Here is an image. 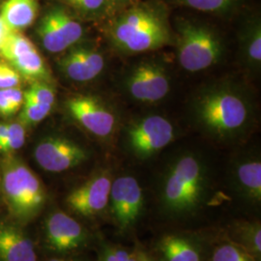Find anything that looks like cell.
<instances>
[{"label": "cell", "mask_w": 261, "mask_h": 261, "mask_svg": "<svg viewBox=\"0 0 261 261\" xmlns=\"http://www.w3.org/2000/svg\"><path fill=\"white\" fill-rule=\"evenodd\" d=\"M192 112L196 124L218 140L242 135L253 119V107L248 94L228 84L211 85L199 92Z\"/></svg>", "instance_id": "6da1fadb"}, {"label": "cell", "mask_w": 261, "mask_h": 261, "mask_svg": "<svg viewBox=\"0 0 261 261\" xmlns=\"http://www.w3.org/2000/svg\"><path fill=\"white\" fill-rule=\"evenodd\" d=\"M207 189V168L202 159L190 152L181 154L168 166L162 179V209L173 218L194 214L203 204Z\"/></svg>", "instance_id": "7a4b0ae2"}, {"label": "cell", "mask_w": 261, "mask_h": 261, "mask_svg": "<svg viewBox=\"0 0 261 261\" xmlns=\"http://www.w3.org/2000/svg\"><path fill=\"white\" fill-rule=\"evenodd\" d=\"M112 46L124 54L155 50L170 42V32L165 17L149 6H138L125 11L109 30Z\"/></svg>", "instance_id": "3957f363"}, {"label": "cell", "mask_w": 261, "mask_h": 261, "mask_svg": "<svg viewBox=\"0 0 261 261\" xmlns=\"http://www.w3.org/2000/svg\"><path fill=\"white\" fill-rule=\"evenodd\" d=\"M1 167V186L10 215L18 223L27 224L45 205V188L37 175L19 159L6 157Z\"/></svg>", "instance_id": "277c9868"}, {"label": "cell", "mask_w": 261, "mask_h": 261, "mask_svg": "<svg viewBox=\"0 0 261 261\" xmlns=\"http://www.w3.org/2000/svg\"><path fill=\"white\" fill-rule=\"evenodd\" d=\"M224 51V42L214 29L190 20L178 24V63L187 72L196 73L214 66Z\"/></svg>", "instance_id": "5b68a950"}, {"label": "cell", "mask_w": 261, "mask_h": 261, "mask_svg": "<svg viewBox=\"0 0 261 261\" xmlns=\"http://www.w3.org/2000/svg\"><path fill=\"white\" fill-rule=\"evenodd\" d=\"M175 138V129L168 118L147 115L133 122L127 129V146L140 160L151 158Z\"/></svg>", "instance_id": "8992f818"}, {"label": "cell", "mask_w": 261, "mask_h": 261, "mask_svg": "<svg viewBox=\"0 0 261 261\" xmlns=\"http://www.w3.org/2000/svg\"><path fill=\"white\" fill-rule=\"evenodd\" d=\"M0 56L28 81H50V73L34 44L19 31H11L0 48Z\"/></svg>", "instance_id": "52a82bcc"}, {"label": "cell", "mask_w": 261, "mask_h": 261, "mask_svg": "<svg viewBox=\"0 0 261 261\" xmlns=\"http://www.w3.org/2000/svg\"><path fill=\"white\" fill-rule=\"evenodd\" d=\"M130 97L141 103H158L170 91V79L166 68L155 61H143L135 66L125 80Z\"/></svg>", "instance_id": "ba28073f"}, {"label": "cell", "mask_w": 261, "mask_h": 261, "mask_svg": "<svg viewBox=\"0 0 261 261\" xmlns=\"http://www.w3.org/2000/svg\"><path fill=\"white\" fill-rule=\"evenodd\" d=\"M83 25L62 8L49 10L40 20L37 34L44 48L60 54L75 46L84 37Z\"/></svg>", "instance_id": "9c48e42d"}, {"label": "cell", "mask_w": 261, "mask_h": 261, "mask_svg": "<svg viewBox=\"0 0 261 261\" xmlns=\"http://www.w3.org/2000/svg\"><path fill=\"white\" fill-rule=\"evenodd\" d=\"M66 109L83 128L94 136L107 139L115 130L116 118L112 110L97 97L75 95L68 99Z\"/></svg>", "instance_id": "30bf717a"}, {"label": "cell", "mask_w": 261, "mask_h": 261, "mask_svg": "<svg viewBox=\"0 0 261 261\" xmlns=\"http://www.w3.org/2000/svg\"><path fill=\"white\" fill-rule=\"evenodd\" d=\"M112 217L121 230H128L138 223L142 214L144 197L138 180L123 175L112 180L110 202Z\"/></svg>", "instance_id": "8fae6325"}, {"label": "cell", "mask_w": 261, "mask_h": 261, "mask_svg": "<svg viewBox=\"0 0 261 261\" xmlns=\"http://www.w3.org/2000/svg\"><path fill=\"white\" fill-rule=\"evenodd\" d=\"M34 157L44 170L63 172L84 164L88 159V152L74 140L48 137L36 145Z\"/></svg>", "instance_id": "7c38bea8"}, {"label": "cell", "mask_w": 261, "mask_h": 261, "mask_svg": "<svg viewBox=\"0 0 261 261\" xmlns=\"http://www.w3.org/2000/svg\"><path fill=\"white\" fill-rule=\"evenodd\" d=\"M112 179L102 171L76 187L66 197V204L75 214L85 218L102 213L110 202Z\"/></svg>", "instance_id": "4fadbf2b"}, {"label": "cell", "mask_w": 261, "mask_h": 261, "mask_svg": "<svg viewBox=\"0 0 261 261\" xmlns=\"http://www.w3.org/2000/svg\"><path fill=\"white\" fill-rule=\"evenodd\" d=\"M45 237L47 246L59 252L80 249L87 240L86 231L82 224L62 211H55L47 217Z\"/></svg>", "instance_id": "5bb4252c"}, {"label": "cell", "mask_w": 261, "mask_h": 261, "mask_svg": "<svg viewBox=\"0 0 261 261\" xmlns=\"http://www.w3.org/2000/svg\"><path fill=\"white\" fill-rule=\"evenodd\" d=\"M61 72L75 83H88L101 75L106 66L103 55L95 47H73L58 62Z\"/></svg>", "instance_id": "9a60e30c"}, {"label": "cell", "mask_w": 261, "mask_h": 261, "mask_svg": "<svg viewBox=\"0 0 261 261\" xmlns=\"http://www.w3.org/2000/svg\"><path fill=\"white\" fill-rule=\"evenodd\" d=\"M0 261H37L32 240L16 224L0 222Z\"/></svg>", "instance_id": "2e32d148"}, {"label": "cell", "mask_w": 261, "mask_h": 261, "mask_svg": "<svg viewBox=\"0 0 261 261\" xmlns=\"http://www.w3.org/2000/svg\"><path fill=\"white\" fill-rule=\"evenodd\" d=\"M234 186L240 195L257 204L261 201V163L257 157L248 156L238 160L232 168Z\"/></svg>", "instance_id": "e0dca14e"}, {"label": "cell", "mask_w": 261, "mask_h": 261, "mask_svg": "<svg viewBox=\"0 0 261 261\" xmlns=\"http://www.w3.org/2000/svg\"><path fill=\"white\" fill-rule=\"evenodd\" d=\"M239 47L243 64L257 73L261 66V25L259 19L247 22L239 35Z\"/></svg>", "instance_id": "ac0fdd59"}, {"label": "cell", "mask_w": 261, "mask_h": 261, "mask_svg": "<svg viewBox=\"0 0 261 261\" xmlns=\"http://www.w3.org/2000/svg\"><path fill=\"white\" fill-rule=\"evenodd\" d=\"M158 249L164 261H201L198 246L183 235L164 236L159 242Z\"/></svg>", "instance_id": "d6986e66"}, {"label": "cell", "mask_w": 261, "mask_h": 261, "mask_svg": "<svg viewBox=\"0 0 261 261\" xmlns=\"http://www.w3.org/2000/svg\"><path fill=\"white\" fill-rule=\"evenodd\" d=\"M37 11V0H6L0 17L10 30L20 31L34 22Z\"/></svg>", "instance_id": "ffe728a7"}, {"label": "cell", "mask_w": 261, "mask_h": 261, "mask_svg": "<svg viewBox=\"0 0 261 261\" xmlns=\"http://www.w3.org/2000/svg\"><path fill=\"white\" fill-rule=\"evenodd\" d=\"M233 239L239 245V247L250 253L255 259H260V224L250 223L238 225L233 230Z\"/></svg>", "instance_id": "44dd1931"}, {"label": "cell", "mask_w": 261, "mask_h": 261, "mask_svg": "<svg viewBox=\"0 0 261 261\" xmlns=\"http://www.w3.org/2000/svg\"><path fill=\"white\" fill-rule=\"evenodd\" d=\"M179 4L212 14H225L233 10L241 0H175Z\"/></svg>", "instance_id": "7402d4cb"}, {"label": "cell", "mask_w": 261, "mask_h": 261, "mask_svg": "<svg viewBox=\"0 0 261 261\" xmlns=\"http://www.w3.org/2000/svg\"><path fill=\"white\" fill-rule=\"evenodd\" d=\"M53 106L43 105L23 98L22 110L19 115L20 124L35 125L43 121L51 112Z\"/></svg>", "instance_id": "603a6c76"}, {"label": "cell", "mask_w": 261, "mask_h": 261, "mask_svg": "<svg viewBox=\"0 0 261 261\" xmlns=\"http://www.w3.org/2000/svg\"><path fill=\"white\" fill-rule=\"evenodd\" d=\"M212 261H256V259L241 247L232 243H225L215 249Z\"/></svg>", "instance_id": "cb8c5ba5"}, {"label": "cell", "mask_w": 261, "mask_h": 261, "mask_svg": "<svg viewBox=\"0 0 261 261\" xmlns=\"http://www.w3.org/2000/svg\"><path fill=\"white\" fill-rule=\"evenodd\" d=\"M23 98L43 105L54 106L56 102V92L46 82H34L23 93Z\"/></svg>", "instance_id": "d4e9b609"}, {"label": "cell", "mask_w": 261, "mask_h": 261, "mask_svg": "<svg viewBox=\"0 0 261 261\" xmlns=\"http://www.w3.org/2000/svg\"><path fill=\"white\" fill-rule=\"evenodd\" d=\"M25 142V129L20 123L9 124V132L6 139L0 143V153L9 154L23 146Z\"/></svg>", "instance_id": "484cf974"}, {"label": "cell", "mask_w": 261, "mask_h": 261, "mask_svg": "<svg viewBox=\"0 0 261 261\" xmlns=\"http://www.w3.org/2000/svg\"><path fill=\"white\" fill-rule=\"evenodd\" d=\"M20 75L18 71L5 60H0V89L18 87Z\"/></svg>", "instance_id": "4316f807"}, {"label": "cell", "mask_w": 261, "mask_h": 261, "mask_svg": "<svg viewBox=\"0 0 261 261\" xmlns=\"http://www.w3.org/2000/svg\"><path fill=\"white\" fill-rule=\"evenodd\" d=\"M64 1L86 15H96L102 12L109 4L108 0H64Z\"/></svg>", "instance_id": "83f0119b"}, {"label": "cell", "mask_w": 261, "mask_h": 261, "mask_svg": "<svg viewBox=\"0 0 261 261\" xmlns=\"http://www.w3.org/2000/svg\"><path fill=\"white\" fill-rule=\"evenodd\" d=\"M7 98L9 100L10 106L13 113L19 112L23 103V92L19 87H13L5 89Z\"/></svg>", "instance_id": "f1b7e54d"}, {"label": "cell", "mask_w": 261, "mask_h": 261, "mask_svg": "<svg viewBox=\"0 0 261 261\" xmlns=\"http://www.w3.org/2000/svg\"><path fill=\"white\" fill-rule=\"evenodd\" d=\"M130 252L120 248H108L102 254L101 261H128Z\"/></svg>", "instance_id": "f546056e"}, {"label": "cell", "mask_w": 261, "mask_h": 261, "mask_svg": "<svg viewBox=\"0 0 261 261\" xmlns=\"http://www.w3.org/2000/svg\"><path fill=\"white\" fill-rule=\"evenodd\" d=\"M0 114L3 116H10L14 114L12 112L5 89H0Z\"/></svg>", "instance_id": "4dcf8cb0"}, {"label": "cell", "mask_w": 261, "mask_h": 261, "mask_svg": "<svg viewBox=\"0 0 261 261\" xmlns=\"http://www.w3.org/2000/svg\"><path fill=\"white\" fill-rule=\"evenodd\" d=\"M12 30H10L8 27L5 24V22L3 21V19L0 17V48L3 46V44L5 43L6 39L8 37Z\"/></svg>", "instance_id": "1f68e13d"}, {"label": "cell", "mask_w": 261, "mask_h": 261, "mask_svg": "<svg viewBox=\"0 0 261 261\" xmlns=\"http://www.w3.org/2000/svg\"><path fill=\"white\" fill-rule=\"evenodd\" d=\"M9 132V124L0 123V143L6 139Z\"/></svg>", "instance_id": "d6a6232c"}, {"label": "cell", "mask_w": 261, "mask_h": 261, "mask_svg": "<svg viewBox=\"0 0 261 261\" xmlns=\"http://www.w3.org/2000/svg\"><path fill=\"white\" fill-rule=\"evenodd\" d=\"M136 253H137L138 261H154L146 252H143V251H141V250L137 251Z\"/></svg>", "instance_id": "836d02e7"}, {"label": "cell", "mask_w": 261, "mask_h": 261, "mask_svg": "<svg viewBox=\"0 0 261 261\" xmlns=\"http://www.w3.org/2000/svg\"><path fill=\"white\" fill-rule=\"evenodd\" d=\"M127 1H128V0H108V3H109V5L117 7V6L122 5L123 3L127 2Z\"/></svg>", "instance_id": "e575fe53"}, {"label": "cell", "mask_w": 261, "mask_h": 261, "mask_svg": "<svg viewBox=\"0 0 261 261\" xmlns=\"http://www.w3.org/2000/svg\"><path fill=\"white\" fill-rule=\"evenodd\" d=\"M128 261H138L137 253H136V252H133V253H130V257H129V260Z\"/></svg>", "instance_id": "d590c367"}, {"label": "cell", "mask_w": 261, "mask_h": 261, "mask_svg": "<svg viewBox=\"0 0 261 261\" xmlns=\"http://www.w3.org/2000/svg\"><path fill=\"white\" fill-rule=\"evenodd\" d=\"M47 261H75L71 260V259H64V258H54V259H50V260Z\"/></svg>", "instance_id": "8d00e7d4"}, {"label": "cell", "mask_w": 261, "mask_h": 261, "mask_svg": "<svg viewBox=\"0 0 261 261\" xmlns=\"http://www.w3.org/2000/svg\"><path fill=\"white\" fill-rule=\"evenodd\" d=\"M0 186H1V176H0Z\"/></svg>", "instance_id": "74e56055"}]
</instances>
